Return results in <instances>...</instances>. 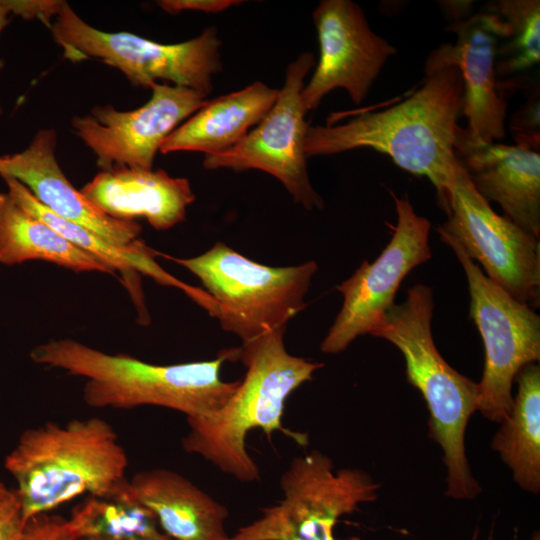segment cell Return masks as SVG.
<instances>
[{
  "label": "cell",
  "instance_id": "12",
  "mask_svg": "<svg viewBox=\"0 0 540 540\" xmlns=\"http://www.w3.org/2000/svg\"><path fill=\"white\" fill-rule=\"evenodd\" d=\"M397 223L389 225L392 236L373 262L364 260L357 270L336 286L343 296L339 313L321 343V351L337 354L357 337L370 334L393 305L403 279L431 258L430 221L414 210L408 196L392 190Z\"/></svg>",
  "mask_w": 540,
  "mask_h": 540
},
{
  "label": "cell",
  "instance_id": "24",
  "mask_svg": "<svg viewBox=\"0 0 540 540\" xmlns=\"http://www.w3.org/2000/svg\"><path fill=\"white\" fill-rule=\"evenodd\" d=\"M68 521L77 540H172L126 478L110 494L77 505Z\"/></svg>",
  "mask_w": 540,
  "mask_h": 540
},
{
  "label": "cell",
  "instance_id": "13",
  "mask_svg": "<svg viewBox=\"0 0 540 540\" xmlns=\"http://www.w3.org/2000/svg\"><path fill=\"white\" fill-rule=\"evenodd\" d=\"M150 89L151 98L137 109L119 111L108 104L73 117L74 134L95 154L101 171L152 169L165 139L207 101L183 86L156 82Z\"/></svg>",
  "mask_w": 540,
  "mask_h": 540
},
{
  "label": "cell",
  "instance_id": "10",
  "mask_svg": "<svg viewBox=\"0 0 540 540\" xmlns=\"http://www.w3.org/2000/svg\"><path fill=\"white\" fill-rule=\"evenodd\" d=\"M314 65L311 52H303L290 62L266 116L231 148L204 155L203 167L261 170L278 179L296 204L308 211L322 210L324 200L313 188L307 169L304 143L310 124L301 100L305 78Z\"/></svg>",
  "mask_w": 540,
  "mask_h": 540
},
{
  "label": "cell",
  "instance_id": "5",
  "mask_svg": "<svg viewBox=\"0 0 540 540\" xmlns=\"http://www.w3.org/2000/svg\"><path fill=\"white\" fill-rule=\"evenodd\" d=\"M433 289L417 283L405 300L393 304L370 335L395 345L404 356L407 380L417 388L430 412V436L443 449L446 495L475 497L480 491L465 453V431L478 410V383L453 369L438 352L432 335Z\"/></svg>",
  "mask_w": 540,
  "mask_h": 540
},
{
  "label": "cell",
  "instance_id": "14",
  "mask_svg": "<svg viewBox=\"0 0 540 540\" xmlns=\"http://www.w3.org/2000/svg\"><path fill=\"white\" fill-rule=\"evenodd\" d=\"M312 18L320 55L301 92L305 112L315 110L337 88L361 104L396 48L372 30L363 9L352 0H322Z\"/></svg>",
  "mask_w": 540,
  "mask_h": 540
},
{
  "label": "cell",
  "instance_id": "8",
  "mask_svg": "<svg viewBox=\"0 0 540 540\" xmlns=\"http://www.w3.org/2000/svg\"><path fill=\"white\" fill-rule=\"evenodd\" d=\"M436 230L465 272L470 317L484 344L485 364L478 383V410L487 419L502 423L511 412L512 384L517 373L523 366L540 359V316L490 280L452 237Z\"/></svg>",
  "mask_w": 540,
  "mask_h": 540
},
{
  "label": "cell",
  "instance_id": "16",
  "mask_svg": "<svg viewBox=\"0 0 540 540\" xmlns=\"http://www.w3.org/2000/svg\"><path fill=\"white\" fill-rule=\"evenodd\" d=\"M455 153L476 191L504 216L540 238V154L517 145L472 139L458 125Z\"/></svg>",
  "mask_w": 540,
  "mask_h": 540
},
{
  "label": "cell",
  "instance_id": "20",
  "mask_svg": "<svg viewBox=\"0 0 540 540\" xmlns=\"http://www.w3.org/2000/svg\"><path fill=\"white\" fill-rule=\"evenodd\" d=\"M129 482L135 497L172 540H228V509L179 473L144 470Z\"/></svg>",
  "mask_w": 540,
  "mask_h": 540
},
{
  "label": "cell",
  "instance_id": "4",
  "mask_svg": "<svg viewBox=\"0 0 540 540\" xmlns=\"http://www.w3.org/2000/svg\"><path fill=\"white\" fill-rule=\"evenodd\" d=\"M127 465L115 430L98 417L29 428L4 461L26 519L81 494H110L125 479Z\"/></svg>",
  "mask_w": 540,
  "mask_h": 540
},
{
  "label": "cell",
  "instance_id": "23",
  "mask_svg": "<svg viewBox=\"0 0 540 540\" xmlns=\"http://www.w3.org/2000/svg\"><path fill=\"white\" fill-rule=\"evenodd\" d=\"M517 394L509 416L492 440L513 478L524 490H540V367L523 366L515 377Z\"/></svg>",
  "mask_w": 540,
  "mask_h": 540
},
{
  "label": "cell",
  "instance_id": "32",
  "mask_svg": "<svg viewBox=\"0 0 540 540\" xmlns=\"http://www.w3.org/2000/svg\"><path fill=\"white\" fill-rule=\"evenodd\" d=\"M11 490H9L3 483L0 482V499L9 496Z\"/></svg>",
  "mask_w": 540,
  "mask_h": 540
},
{
  "label": "cell",
  "instance_id": "17",
  "mask_svg": "<svg viewBox=\"0 0 540 540\" xmlns=\"http://www.w3.org/2000/svg\"><path fill=\"white\" fill-rule=\"evenodd\" d=\"M56 142L54 129L39 130L23 151L0 156V176L16 179L47 209L113 244L139 239L138 222L106 215L73 187L56 160Z\"/></svg>",
  "mask_w": 540,
  "mask_h": 540
},
{
  "label": "cell",
  "instance_id": "33",
  "mask_svg": "<svg viewBox=\"0 0 540 540\" xmlns=\"http://www.w3.org/2000/svg\"><path fill=\"white\" fill-rule=\"evenodd\" d=\"M532 540H539V536H538V535H537V536H534V537L532 538Z\"/></svg>",
  "mask_w": 540,
  "mask_h": 540
},
{
  "label": "cell",
  "instance_id": "29",
  "mask_svg": "<svg viewBox=\"0 0 540 540\" xmlns=\"http://www.w3.org/2000/svg\"><path fill=\"white\" fill-rule=\"evenodd\" d=\"M242 2L239 0H159L156 4L167 13L177 14L183 11L220 13Z\"/></svg>",
  "mask_w": 540,
  "mask_h": 540
},
{
  "label": "cell",
  "instance_id": "19",
  "mask_svg": "<svg viewBox=\"0 0 540 540\" xmlns=\"http://www.w3.org/2000/svg\"><path fill=\"white\" fill-rule=\"evenodd\" d=\"M2 179L7 185L8 194L28 214L46 223L72 244L95 256L115 272H120L123 285L129 291L142 320H148V314L138 274L149 276L162 285L179 288L196 302L201 298V289L189 286L167 273L155 260L158 253L141 239L127 245L113 244L47 209L16 179L8 176H3Z\"/></svg>",
  "mask_w": 540,
  "mask_h": 540
},
{
  "label": "cell",
  "instance_id": "25",
  "mask_svg": "<svg viewBox=\"0 0 540 540\" xmlns=\"http://www.w3.org/2000/svg\"><path fill=\"white\" fill-rule=\"evenodd\" d=\"M503 20L506 35L496 55L497 78L518 76L540 62V1L497 0L485 4Z\"/></svg>",
  "mask_w": 540,
  "mask_h": 540
},
{
  "label": "cell",
  "instance_id": "22",
  "mask_svg": "<svg viewBox=\"0 0 540 540\" xmlns=\"http://www.w3.org/2000/svg\"><path fill=\"white\" fill-rule=\"evenodd\" d=\"M41 260L76 272H116L83 251L46 223L28 214L7 193H0V263Z\"/></svg>",
  "mask_w": 540,
  "mask_h": 540
},
{
  "label": "cell",
  "instance_id": "1",
  "mask_svg": "<svg viewBox=\"0 0 540 540\" xmlns=\"http://www.w3.org/2000/svg\"><path fill=\"white\" fill-rule=\"evenodd\" d=\"M463 81L458 68L424 74L405 99L380 111H362L343 124L310 125L307 158L369 148L401 169L426 177L447 213L456 182V129L462 112Z\"/></svg>",
  "mask_w": 540,
  "mask_h": 540
},
{
  "label": "cell",
  "instance_id": "30",
  "mask_svg": "<svg viewBox=\"0 0 540 540\" xmlns=\"http://www.w3.org/2000/svg\"><path fill=\"white\" fill-rule=\"evenodd\" d=\"M443 12L450 19L451 23L463 21L473 15L472 1H440Z\"/></svg>",
  "mask_w": 540,
  "mask_h": 540
},
{
  "label": "cell",
  "instance_id": "3",
  "mask_svg": "<svg viewBox=\"0 0 540 540\" xmlns=\"http://www.w3.org/2000/svg\"><path fill=\"white\" fill-rule=\"evenodd\" d=\"M31 359L86 379L83 399L93 408L130 409L158 406L191 418L220 410L240 380L223 381L220 370L233 359L231 349L218 357L172 365H155L125 354L112 355L72 339L50 340L36 346Z\"/></svg>",
  "mask_w": 540,
  "mask_h": 540
},
{
  "label": "cell",
  "instance_id": "18",
  "mask_svg": "<svg viewBox=\"0 0 540 540\" xmlns=\"http://www.w3.org/2000/svg\"><path fill=\"white\" fill-rule=\"evenodd\" d=\"M80 192L106 215L119 220L143 217L156 230L182 222L195 200L188 179L172 177L162 169L100 171Z\"/></svg>",
  "mask_w": 540,
  "mask_h": 540
},
{
  "label": "cell",
  "instance_id": "21",
  "mask_svg": "<svg viewBox=\"0 0 540 540\" xmlns=\"http://www.w3.org/2000/svg\"><path fill=\"white\" fill-rule=\"evenodd\" d=\"M278 90L257 81L207 100L165 139L159 152L190 151L208 155L231 148L266 116L276 101Z\"/></svg>",
  "mask_w": 540,
  "mask_h": 540
},
{
  "label": "cell",
  "instance_id": "11",
  "mask_svg": "<svg viewBox=\"0 0 540 540\" xmlns=\"http://www.w3.org/2000/svg\"><path fill=\"white\" fill-rule=\"evenodd\" d=\"M447 220L437 228L452 237L481 264L487 277L532 308L540 302V242L504 215H498L476 191L458 159Z\"/></svg>",
  "mask_w": 540,
  "mask_h": 540
},
{
  "label": "cell",
  "instance_id": "15",
  "mask_svg": "<svg viewBox=\"0 0 540 540\" xmlns=\"http://www.w3.org/2000/svg\"><path fill=\"white\" fill-rule=\"evenodd\" d=\"M446 30L456 39L429 53L424 74L444 67L458 68L463 81L461 116L467 119V134L484 143L502 140L506 135V85L496 75L497 48L506 35L502 18L484 5Z\"/></svg>",
  "mask_w": 540,
  "mask_h": 540
},
{
  "label": "cell",
  "instance_id": "31",
  "mask_svg": "<svg viewBox=\"0 0 540 540\" xmlns=\"http://www.w3.org/2000/svg\"><path fill=\"white\" fill-rule=\"evenodd\" d=\"M11 13L8 6L7 0H0V32L8 25L9 23V14ZM4 62L0 60V70L2 69ZM3 113V109L0 105V116Z\"/></svg>",
  "mask_w": 540,
  "mask_h": 540
},
{
  "label": "cell",
  "instance_id": "28",
  "mask_svg": "<svg viewBox=\"0 0 540 540\" xmlns=\"http://www.w3.org/2000/svg\"><path fill=\"white\" fill-rule=\"evenodd\" d=\"M61 2L59 0H7L12 14L25 20H40L46 27L56 15Z\"/></svg>",
  "mask_w": 540,
  "mask_h": 540
},
{
  "label": "cell",
  "instance_id": "2",
  "mask_svg": "<svg viewBox=\"0 0 540 540\" xmlns=\"http://www.w3.org/2000/svg\"><path fill=\"white\" fill-rule=\"evenodd\" d=\"M286 328L270 332L234 349L246 367L244 378L226 404L209 417H187L183 449L197 454L240 482L260 479V470L246 449L249 431L262 429L269 439L282 431L299 443L301 434L282 426L286 400L313 379L322 363L290 354L284 345Z\"/></svg>",
  "mask_w": 540,
  "mask_h": 540
},
{
  "label": "cell",
  "instance_id": "9",
  "mask_svg": "<svg viewBox=\"0 0 540 540\" xmlns=\"http://www.w3.org/2000/svg\"><path fill=\"white\" fill-rule=\"evenodd\" d=\"M283 498L228 540H334L338 519L376 499L379 485L364 471H334L318 450L295 457L280 478Z\"/></svg>",
  "mask_w": 540,
  "mask_h": 540
},
{
  "label": "cell",
  "instance_id": "27",
  "mask_svg": "<svg viewBox=\"0 0 540 540\" xmlns=\"http://www.w3.org/2000/svg\"><path fill=\"white\" fill-rule=\"evenodd\" d=\"M510 132L515 145L539 152L540 147V99L538 90L511 116Z\"/></svg>",
  "mask_w": 540,
  "mask_h": 540
},
{
  "label": "cell",
  "instance_id": "7",
  "mask_svg": "<svg viewBox=\"0 0 540 540\" xmlns=\"http://www.w3.org/2000/svg\"><path fill=\"white\" fill-rule=\"evenodd\" d=\"M47 28L66 59H97L120 70L134 86L150 88L162 80L208 96L212 77L223 67L214 26L190 40L162 44L133 33L98 30L62 1Z\"/></svg>",
  "mask_w": 540,
  "mask_h": 540
},
{
  "label": "cell",
  "instance_id": "26",
  "mask_svg": "<svg viewBox=\"0 0 540 540\" xmlns=\"http://www.w3.org/2000/svg\"><path fill=\"white\" fill-rule=\"evenodd\" d=\"M0 540H77L68 519L49 513L26 519L15 489L0 499Z\"/></svg>",
  "mask_w": 540,
  "mask_h": 540
},
{
  "label": "cell",
  "instance_id": "6",
  "mask_svg": "<svg viewBox=\"0 0 540 540\" xmlns=\"http://www.w3.org/2000/svg\"><path fill=\"white\" fill-rule=\"evenodd\" d=\"M168 258L201 281L209 295L206 310L242 344L286 328L306 307L318 270L313 260L288 267L263 265L223 242L195 257Z\"/></svg>",
  "mask_w": 540,
  "mask_h": 540
}]
</instances>
